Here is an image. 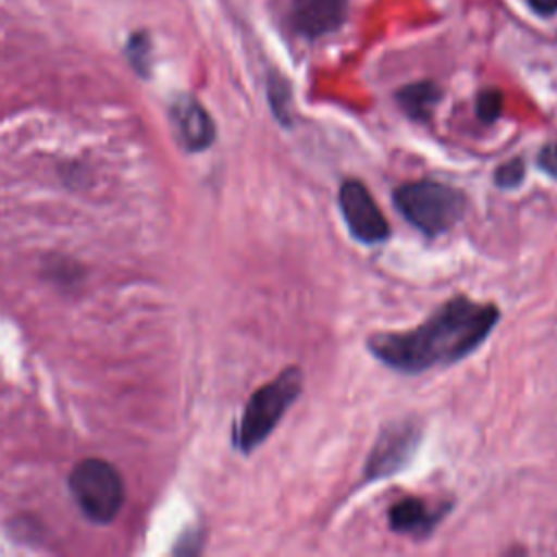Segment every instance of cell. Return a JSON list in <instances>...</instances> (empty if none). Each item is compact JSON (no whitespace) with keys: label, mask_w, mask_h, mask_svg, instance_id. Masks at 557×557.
Wrapping results in <instances>:
<instances>
[{"label":"cell","mask_w":557,"mask_h":557,"mask_svg":"<svg viewBox=\"0 0 557 557\" xmlns=\"http://www.w3.org/2000/svg\"><path fill=\"white\" fill-rule=\"evenodd\" d=\"M70 492L81 511L96 524L111 522L124 505V481L104 459L87 457L67 476Z\"/></svg>","instance_id":"cell-4"},{"label":"cell","mask_w":557,"mask_h":557,"mask_svg":"<svg viewBox=\"0 0 557 557\" xmlns=\"http://www.w3.org/2000/svg\"><path fill=\"white\" fill-rule=\"evenodd\" d=\"M537 165L550 174V176H557V144H550L546 148H542L540 157H537Z\"/></svg>","instance_id":"cell-13"},{"label":"cell","mask_w":557,"mask_h":557,"mask_svg":"<svg viewBox=\"0 0 557 557\" xmlns=\"http://www.w3.org/2000/svg\"><path fill=\"white\" fill-rule=\"evenodd\" d=\"M302 389V374L298 368H285L274 381L261 385L246 403L242 420L235 429V446L242 453L257 448L278 424L287 407Z\"/></svg>","instance_id":"cell-2"},{"label":"cell","mask_w":557,"mask_h":557,"mask_svg":"<svg viewBox=\"0 0 557 557\" xmlns=\"http://www.w3.org/2000/svg\"><path fill=\"white\" fill-rule=\"evenodd\" d=\"M529 2L537 13H555L557 11V0H529Z\"/></svg>","instance_id":"cell-14"},{"label":"cell","mask_w":557,"mask_h":557,"mask_svg":"<svg viewBox=\"0 0 557 557\" xmlns=\"http://www.w3.org/2000/svg\"><path fill=\"white\" fill-rule=\"evenodd\" d=\"M172 120H174L181 144L189 152L205 150L213 144V137H215L213 120L196 98L191 96L178 98L172 107Z\"/></svg>","instance_id":"cell-7"},{"label":"cell","mask_w":557,"mask_h":557,"mask_svg":"<svg viewBox=\"0 0 557 557\" xmlns=\"http://www.w3.org/2000/svg\"><path fill=\"white\" fill-rule=\"evenodd\" d=\"M346 9L348 0H294L292 22L298 33L320 37L344 22Z\"/></svg>","instance_id":"cell-8"},{"label":"cell","mask_w":557,"mask_h":557,"mask_svg":"<svg viewBox=\"0 0 557 557\" xmlns=\"http://www.w3.org/2000/svg\"><path fill=\"white\" fill-rule=\"evenodd\" d=\"M503 109V96L496 89H485L476 98V115L483 122H494L500 115Z\"/></svg>","instance_id":"cell-11"},{"label":"cell","mask_w":557,"mask_h":557,"mask_svg":"<svg viewBox=\"0 0 557 557\" xmlns=\"http://www.w3.org/2000/svg\"><path fill=\"white\" fill-rule=\"evenodd\" d=\"M524 178V163L522 159H511L507 163H503L496 172H494V181L498 187L503 189H509V187H516L520 185Z\"/></svg>","instance_id":"cell-12"},{"label":"cell","mask_w":557,"mask_h":557,"mask_svg":"<svg viewBox=\"0 0 557 557\" xmlns=\"http://www.w3.org/2000/svg\"><path fill=\"white\" fill-rule=\"evenodd\" d=\"M440 96H442V91L435 83L422 81V83H413V85L403 87L396 98H398V104L403 107V111L407 115H411L413 120L424 122V120L431 117Z\"/></svg>","instance_id":"cell-10"},{"label":"cell","mask_w":557,"mask_h":557,"mask_svg":"<svg viewBox=\"0 0 557 557\" xmlns=\"http://www.w3.org/2000/svg\"><path fill=\"white\" fill-rule=\"evenodd\" d=\"M398 211L422 233L440 235L457 224L466 211V196L437 181H413L396 189Z\"/></svg>","instance_id":"cell-3"},{"label":"cell","mask_w":557,"mask_h":557,"mask_svg":"<svg viewBox=\"0 0 557 557\" xmlns=\"http://www.w3.org/2000/svg\"><path fill=\"white\" fill-rule=\"evenodd\" d=\"M440 513H433L420 498H405L396 503L389 513V527L396 533H424L437 522Z\"/></svg>","instance_id":"cell-9"},{"label":"cell","mask_w":557,"mask_h":557,"mask_svg":"<svg viewBox=\"0 0 557 557\" xmlns=\"http://www.w3.org/2000/svg\"><path fill=\"white\" fill-rule=\"evenodd\" d=\"M420 440V431L413 422H396L389 424L374 444L368 463L366 476L368 479H383L398 472L413 455Z\"/></svg>","instance_id":"cell-6"},{"label":"cell","mask_w":557,"mask_h":557,"mask_svg":"<svg viewBox=\"0 0 557 557\" xmlns=\"http://www.w3.org/2000/svg\"><path fill=\"white\" fill-rule=\"evenodd\" d=\"M496 322L494 305L455 296L424 324L407 333H379L368 339V348L385 366L416 374L463 359L483 344Z\"/></svg>","instance_id":"cell-1"},{"label":"cell","mask_w":557,"mask_h":557,"mask_svg":"<svg viewBox=\"0 0 557 557\" xmlns=\"http://www.w3.org/2000/svg\"><path fill=\"white\" fill-rule=\"evenodd\" d=\"M339 209L352 233L363 244H379L389 237V226L370 191L359 181H346L339 187Z\"/></svg>","instance_id":"cell-5"}]
</instances>
